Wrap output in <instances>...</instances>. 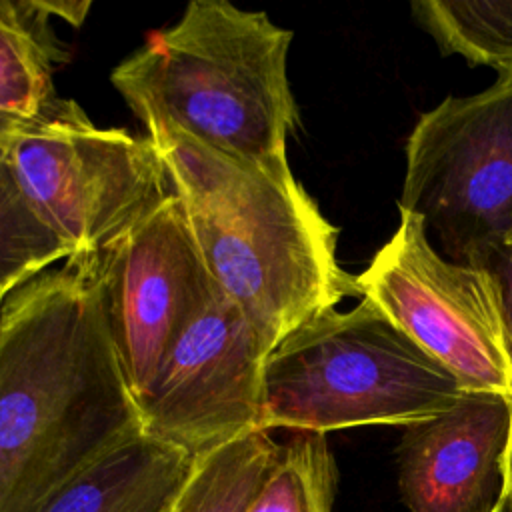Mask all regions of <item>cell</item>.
<instances>
[{"label": "cell", "instance_id": "obj_11", "mask_svg": "<svg viewBox=\"0 0 512 512\" xmlns=\"http://www.w3.org/2000/svg\"><path fill=\"white\" fill-rule=\"evenodd\" d=\"M194 462L140 432L90 462L38 512H170Z\"/></svg>", "mask_w": 512, "mask_h": 512}, {"label": "cell", "instance_id": "obj_10", "mask_svg": "<svg viewBox=\"0 0 512 512\" xmlns=\"http://www.w3.org/2000/svg\"><path fill=\"white\" fill-rule=\"evenodd\" d=\"M512 398L464 392L446 412L404 426L398 488L410 512H494L504 494Z\"/></svg>", "mask_w": 512, "mask_h": 512}, {"label": "cell", "instance_id": "obj_13", "mask_svg": "<svg viewBox=\"0 0 512 512\" xmlns=\"http://www.w3.org/2000/svg\"><path fill=\"white\" fill-rule=\"evenodd\" d=\"M410 8L442 54L512 72V0H418Z\"/></svg>", "mask_w": 512, "mask_h": 512}, {"label": "cell", "instance_id": "obj_3", "mask_svg": "<svg viewBox=\"0 0 512 512\" xmlns=\"http://www.w3.org/2000/svg\"><path fill=\"white\" fill-rule=\"evenodd\" d=\"M292 36L262 10L192 0L172 26L148 32L110 82L144 128L170 126L244 164L282 166L298 126Z\"/></svg>", "mask_w": 512, "mask_h": 512}, {"label": "cell", "instance_id": "obj_19", "mask_svg": "<svg viewBox=\"0 0 512 512\" xmlns=\"http://www.w3.org/2000/svg\"><path fill=\"white\" fill-rule=\"evenodd\" d=\"M24 126H28V124H24V122H16V120L0 118V138H8V136L16 134V132H18V130H22Z\"/></svg>", "mask_w": 512, "mask_h": 512}, {"label": "cell", "instance_id": "obj_4", "mask_svg": "<svg viewBox=\"0 0 512 512\" xmlns=\"http://www.w3.org/2000/svg\"><path fill=\"white\" fill-rule=\"evenodd\" d=\"M466 390L372 302L330 308L266 356L262 430L408 426L450 410Z\"/></svg>", "mask_w": 512, "mask_h": 512}, {"label": "cell", "instance_id": "obj_21", "mask_svg": "<svg viewBox=\"0 0 512 512\" xmlns=\"http://www.w3.org/2000/svg\"><path fill=\"white\" fill-rule=\"evenodd\" d=\"M494 512H512V496H510L508 492L502 494V498H500V502L496 504Z\"/></svg>", "mask_w": 512, "mask_h": 512}, {"label": "cell", "instance_id": "obj_12", "mask_svg": "<svg viewBox=\"0 0 512 512\" xmlns=\"http://www.w3.org/2000/svg\"><path fill=\"white\" fill-rule=\"evenodd\" d=\"M38 0H0V118L32 124L62 100L54 72L68 60Z\"/></svg>", "mask_w": 512, "mask_h": 512}, {"label": "cell", "instance_id": "obj_1", "mask_svg": "<svg viewBox=\"0 0 512 512\" xmlns=\"http://www.w3.org/2000/svg\"><path fill=\"white\" fill-rule=\"evenodd\" d=\"M140 432L100 254H74L10 292L0 304V512H38Z\"/></svg>", "mask_w": 512, "mask_h": 512}, {"label": "cell", "instance_id": "obj_18", "mask_svg": "<svg viewBox=\"0 0 512 512\" xmlns=\"http://www.w3.org/2000/svg\"><path fill=\"white\" fill-rule=\"evenodd\" d=\"M42 10L50 18L64 20L70 26H82L84 20L88 18V12L92 8V2L88 0H38Z\"/></svg>", "mask_w": 512, "mask_h": 512}, {"label": "cell", "instance_id": "obj_22", "mask_svg": "<svg viewBox=\"0 0 512 512\" xmlns=\"http://www.w3.org/2000/svg\"><path fill=\"white\" fill-rule=\"evenodd\" d=\"M0 304H2V300H0Z\"/></svg>", "mask_w": 512, "mask_h": 512}, {"label": "cell", "instance_id": "obj_16", "mask_svg": "<svg viewBox=\"0 0 512 512\" xmlns=\"http://www.w3.org/2000/svg\"><path fill=\"white\" fill-rule=\"evenodd\" d=\"M336 480V460L326 434L292 430L278 442L248 512H332Z\"/></svg>", "mask_w": 512, "mask_h": 512}, {"label": "cell", "instance_id": "obj_5", "mask_svg": "<svg viewBox=\"0 0 512 512\" xmlns=\"http://www.w3.org/2000/svg\"><path fill=\"white\" fill-rule=\"evenodd\" d=\"M398 208L422 218L454 262L490 270L512 250V72L418 118Z\"/></svg>", "mask_w": 512, "mask_h": 512}, {"label": "cell", "instance_id": "obj_8", "mask_svg": "<svg viewBox=\"0 0 512 512\" xmlns=\"http://www.w3.org/2000/svg\"><path fill=\"white\" fill-rule=\"evenodd\" d=\"M266 356L246 314L214 286L138 400L142 434L200 458L262 430Z\"/></svg>", "mask_w": 512, "mask_h": 512}, {"label": "cell", "instance_id": "obj_17", "mask_svg": "<svg viewBox=\"0 0 512 512\" xmlns=\"http://www.w3.org/2000/svg\"><path fill=\"white\" fill-rule=\"evenodd\" d=\"M488 272L494 276L498 292H500L506 342H508V352L512 358V250L506 252L504 256H500Z\"/></svg>", "mask_w": 512, "mask_h": 512}, {"label": "cell", "instance_id": "obj_6", "mask_svg": "<svg viewBox=\"0 0 512 512\" xmlns=\"http://www.w3.org/2000/svg\"><path fill=\"white\" fill-rule=\"evenodd\" d=\"M18 182L38 216L74 254H100L170 194L148 136L100 128L74 102L8 138Z\"/></svg>", "mask_w": 512, "mask_h": 512}, {"label": "cell", "instance_id": "obj_7", "mask_svg": "<svg viewBox=\"0 0 512 512\" xmlns=\"http://www.w3.org/2000/svg\"><path fill=\"white\" fill-rule=\"evenodd\" d=\"M356 286L360 300L382 310L466 392L512 398L496 280L484 268L442 258L422 218L400 212L396 232L356 276Z\"/></svg>", "mask_w": 512, "mask_h": 512}, {"label": "cell", "instance_id": "obj_2", "mask_svg": "<svg viewBox=\"0 0 512 512\" xmlns=\"http://www.w3.org/2000/svg\"><path fill=\"white\" fill-rule=\"evenodd\" d=\"M146 136L210 278L268 352L304 322L358 296L356 278L338 264V228L290 164H244L170 126H146Z\"/></svg>", "mask_w": 512, "mask_h": 512}, {"label": "cell", "instance_id": "obj_14", "mask_svg": "<svg viewBox=\"0 0 512 512\" xmlns=\"http://www.w3.org/2000/svg\"><path fill=\"white\" fill-rule=\"evenodd\" d=\"M276 448L268 430H254L196 458L170 512H248Z\"/></svg>", "mask_w": 512, "mask_h": 512}, {"label": "cell", "instance_id": "obj_15", "mask_svg": "<svg viewBox=\"0 0 512 512\" xmlns=\"http://www.w3.org/2000/svg\"><path fill=\"white\" fill-rule=\"evenodd\" d=\"M8 138H0V300L72 256L70 246L26 198L10 160Z\"/></svg>", "mask_w": 512, "mask_h": 512}, {"label": "cell", "instance_id": "obj_9", "mask_svg": "<svg viewBox=\"0 0 512 512\" xmlns=\"http://www.w3.org/2000/svg\"><path fill=\"white\" fill-rule=\"evenodd\" d=\"M100 276L116 352L138 404L216 286L174 194L100 252Z\"/></svg>", "mask_w": 512, "mask_h": 512}, {"label": "cell", "instance_id": "obj_20", "mask_svg": "<svg viewBox=\"0 0 512 512\" xmlns=\"http://www.w3.org/2000/svg\"><path fill=\"white\" fill-rule=\"evenodd\" d=\"M504 492L512 496V434H510V444H508V454H506V480H504Z\"/></svg>", "mask_w": 512, "mask_h": 512}]
</instances>
